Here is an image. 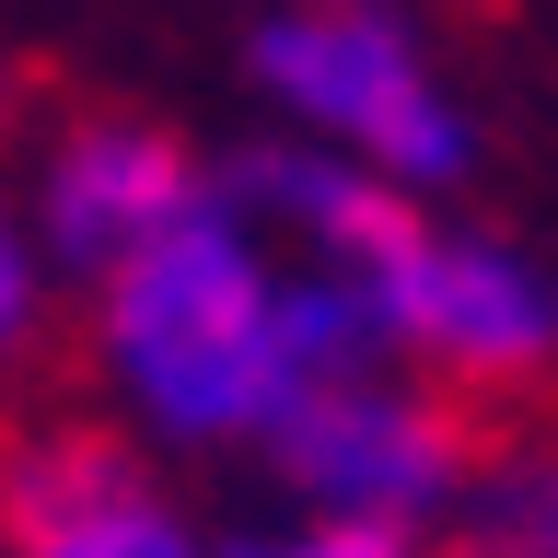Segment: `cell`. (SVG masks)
<instances>
[{
	"instance_id": "8",
	"label": "cell",
	"mask_w": 558,
	"mask_h": 558,
	"mask_svg": "<svg viewBox=\"0 0 558 558\" xmlns=\"http://www.w3.org/2000/svg\"><path fill=\"white\" fill-rule=\"evenodd\" d=\"M59 361H70V279L24 209V174H0V408H24Z\"/></svg>"
},
{
	"instance_id": "2",
	"label": "cell",
	"mask_w": 558,
	"mask_h": 558,
	"mask_svg": "<svg viewBox=\"0 0 558 558\" xmlns=\"http://www.w3.org/2000/svg\"><path fill=\"white\" fill-rule=\"evenodd\" d=\"M244 82L268 105V129L314 140L408 198H453L477 174V105L453 94L430 35L384 0H256Z\"/></svg>"
},
{
	"instance_id": "7",
	"label": "cell",
	"mask_w": 558,
	"mask_h": 558,
	"mask_svg": "<svg viewBox=\"0 0 558 558\" xmlns=\"http://www.w3.org/2000/svg\"><path fill=\"white\" fill-rule=\"evenodd\" d=\"M442 558H558V408L488 418L477 477L430 535Z\"/></svg>"
},
{
	"instance_id": "9",
	"label": "cell",
	"mask_w": 558,
	"mask_h": 558,
	"mask_svg": "<svg viewBox=\"0 0 558 558\" xmlns=\"http://www.w3.org/2000/svg\"><path fill=\"white\" fill-rule=\"evenodd\" d=\"M221 558H442L408 523H349V512H291L268 500L256 523H221Z\"/></svg>"
},
{
	"instance_id": "6",
	"label": "cell",
	"mask_w": 558,
	"mask_h": 558,
	"mask_svg": "<svg viewBox=\"0 0 558 558\" xmlns=\"http://www.w3.org/2000/svg\"><path fill=\"white\" fill-rule=\"evenodd\" d=\"M198 186H209V151L186 129H163V117H140V105H70L24 163V209H35V233H47L70 291L105 279L129 244H151Z\"/></svg>"
},
{
	"instance_id": "1",
	"label": "cell",
	"mask_w": 558,
	"mask_h": 558,
	"mask_svg": "<svg viewBox=\"0 0 558 558\" xmlns=\"http://www.w3.org/2000/svg\"><path fill=\"white\" fill-rule=\"evenodd\" d=\"M373 314L326 268H303L291 244L233 198V174L209 151V186L174 209L151 244H129L105 279L70 291V373L82 408L117 418L129 442L163 465H256L279 408L303 396L326 361H361Z\"/></svg>"
},
{
	"instance_id": "4",
	"label": "cell",
	"mask_w": 558,
	"mask_h": 558,
	"mask_svg": "<svg viewBox=\"0 0 558 558\" xmlns=\"http://www.w3.org/2000/svg\"><path fill=\"white\" fill-rule=\"evenodd\" d=\"M477 442H488V408H465L453 384L408 373L396 349H361V361H326L279 408V430L256 442V477L291 512H349V523L442 535V512L477 477Z\"/></svg>"
},
{
	"instance_id": "5",
	"label": "cell",
	"mask_w": 558,
	"mask_h": 558,
	"mask_svg": "<svg viewBox=\"0 0 558 558\" xmlns=\"http://www.w3.org/2000/svg\"><path fill=\"white\" fill-rule=\"evenodd\" d=\"M0 558H221L186 465L94 408H0Z\"/></svg>"
},
{
	"instance_id": "3",
	"label": "cell",
	"mask_w": 558,
	"mask_h": 558,
	"mask_svg": "<svg viewBox=\"0 0 558 558\" xmlns=\"http://www.w3.org/2000/svg\"><path fill=\"white\" fill-rule=\"evenodd\" d=\"M361 303H373V338L408 373L453 384L488 418L558 396V268L500 221H453L442 198H418L384 233Z\"/></svg>"
}]
</instances>
